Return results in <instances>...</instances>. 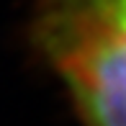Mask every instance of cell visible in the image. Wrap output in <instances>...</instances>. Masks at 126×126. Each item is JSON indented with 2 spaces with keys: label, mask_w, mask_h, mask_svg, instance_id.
<instances>
[{
  "label": "cell",
  "mask_w": 126,
  "mask_h": 126,
  "mask_svg": "<svg viewBox=\"0 0 126 126\" xmlns=\"http://www.w3.org/2000/svg\"><path fill=\"white\" fill-rule=\"evenodd\" d=\"M28 33L80 126H126V0H33Z\"/></svg>",
  "instance_id": "cell-1"
}]
</instances>
